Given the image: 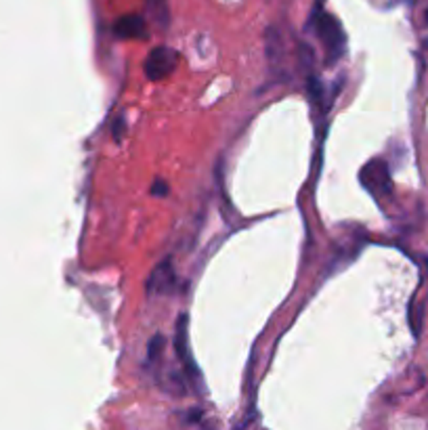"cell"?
<instances>
[{
	"label": "cell",
	"instance_id": "obj_5",
	"mask_svg": "<svg viewBox=\"0 0 428 430\" xmlns=\"http://www.w3.org/2000/svg\"><path fill=\"white\" fill-rule=\"evenodd\" d=\"M362 181L366 185L367 189L374 193V195H388L391 193V175H388V168L384 162L376 160V162H369L364 173H362Z\"/></svg>",
	"mask_w": 428,
	"mask_h": 430
},
{
	"label": "cell",
	"instance_id": "obj_3",
	"mask_svg": "<svg viewBox=\"0 0 428 430\" xmlns=\"http://www.w3.org/2000/svg\"><path fill=\"white\" fill-rule=\"evenodd\" d=\"M175 351L177 357L181 359V364H185V373L195 382L199 380V369L195 368L191 353H189V317L187 313H181L177 319V332H175Z\"/></svg>",
	"mask_w": 428,
	"mask_h": 430
},
{
	"label": "cell",
	"instance_id": "obj_8",
	"mask_svg": "<svg viewBox=\"0 0 428 430\" xmlns=\"http://www.w3.org/2000/svg\"><path fill=\"white\" fill-rule=\"evenodd\" d=\"M151 195L154 197H166L168 195V183L162 181V179H156L151 185Z\"/></svg>",
	"mask_w": 428,
	"mask_h": 430
},
{
	"label": "cell",
	"instance_id": "obj_9",
	"mask_svg": "<svg viewBox=\"0 0 428 430\" xmlns=\"http://www.w3.org/2000/svg\"><path fill=\"white\" fill-rule=\"evenodd\" d=\"M124 130H126V122H124V118H118L116 122L112 124V134H114V139H116V141H120V139H122Z\"/></svg>",
	"mask_w": 428,
	"mask_h": 430
},
{
	"label": "cell",
	"instance_id": "obj_6",
	"mask_svg": "<svg viewBox=\"0 0 428 430\" xmlns=\"http://www.w3.org/2000/svg\"><path fill=\"white\" fill-rule=\"evenodd\" d=\"M116 36H120L124 40L147 38V23L141 15H124L116 23Z\"/></svg>",
	"mask_w": 428,
	"mask_h": 430
},
{
	"label": "cell",
	"instance_id": "obj_1",
	"mask_svg": "<svg viewBox=\"0 0 428 430\" xmlns=\"http://www.w3.org/2000/svg\"><path fill=\"white\" fill-rule=\"evenodd\" d=\"M315 30H317V36H319L323 49H325L328 63L338 62L347 49V36H345V30L338 23V19L328 15V13H321L315 19Z\"/></svg>",
	"mask_w": 428,
	"mask_h": 430
},
{
	"label": "cell",
	"instance_id": "obj_4",
	"mask_svg": "<svg viewBox=\"0 0 428 430\" xmlns=\"http://www.w3.org/2000/svg\"><path fill=\"white\" fill-rule=\"evenodd\" d=\"M175 281H177V277H175L173 262L166 258V260H162V262L151 271V275L147 277L145 292H147L149 296L166 294V292H170V290L175 288Z\"/></svg>",
	"mask_w": 428,
	"mask_h": 430
},
{
	"label": "cell",
	"instance_id": "obj_2",
	"mask_svg": "<svg viewBox=\"0 0 428 430\" xmlns=\"http://www.w3.org/2000/svg\"><path fill=\"white\" fill-rule=\"evenodd\" d=\"M179 59H181V57H179V53H177L175 49H170V47H156V49L147 55L145 65H143L145 76H147L151 82H160V80L168 78V76L177 69Z\"/></svg>",
	"mask_w": 428,
	"mask_h": 430
},
{
	"label": "cell",
	"instance_id": "obj_7",
	"mask_svg": "<svg viewBox=\"0 0 428 430\" xmlns=\"http://www.w3.org/2000/svg\"><path fill=\"white\" fill-rule=\"evenodd\" d=\"M147 8L151 19L160 25L166 28L168 25V2L166 0H147Z\"/></svg>",
	"mask_w": 428,
	"mask_h": 430
}]
</instances>
